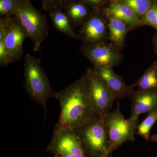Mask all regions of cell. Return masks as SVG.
<instances>
[{
  "instance_id": "cell-1",
  "label": "cell",
  "mask_w": 157,
  "mask_h": 157,
  "mask_svg": "<svg viewBox=\"0 0 157 157\" xmlns=\"http://www.w3.org/2000/svg\"><path fill=\"white\" fill-rule=\"evenodd\" d=\"M55 98L59 102L60 113L53 135L66 129L77 128L99 118L91 104L85 74L65 89L56 92Z\"/></svg>"
},
{
  "instance_id": "cell-2",
  "label": "cell",
  "mask_w": 157,
  "mask_h": 157,
  "mask_svg": "<svg viewBox=\"0 0 157 157\" xmlns=\"http://www.w3.org/2000/svg\"><path fill=\"white\" fill-rule=\"evenodd\" d=\"M41 60L30 54L26 56L24 65V86L30 97L36 104L42 105L47 113L46 102L55 98L56 92L51 86L49 79L41 66Z\"/></svg>"
},
{
  "instance_id": "cell-3",
  "label": "cell",
  "mask_w": 157,
  "mask_h": 157,
  "mask_svg": "<svg viewBox=\"0 0 157 157\" xmlns=\"http://www.w3.org/2000/svg\"><path fill=\"white\" fill-rule=\"evenodd\" d=\"M14 15L32 40L33 50L40 51L41 45L49 34L47 16L35 8L31 0H16Z\"/></svg>"
},
{
  "instance_id": "cell-4",
  "label": "cell",
  "mask_w": 157,
  "mask_h": 157,
  "mask_svg": "<svg viewBox=\"0 0 157 157\" xmlns=\"http://www.w3.org/2000/svg\"><path fill=\"white\" fill-rule=\"evenodd\" d=\"M105 117H99L74 129L87 157H108L109 138Z\"/></svg>"
},
{
  "instance_id": "cell-5",
  "label": "cell",
  "mask_w": 157,
  "mask_h": 157,
  "mask_svg": "<svg viewBox=\"0 0 157 157\" xmlns=\"http://www.w3.org/2000/svg\"><path fill=\"white\" fill-rule=\"evenodd\" d=\"M109 138L108 154L128 141L134 142L138 122L126 119L120 109L119 103L115 110L104 118Z\"/></svg>"
},
{
  "instance_id": "cell-6",
  "label": "cell",
  "mask_w": 157,
  "mask_h": 157,
  "mask_svg": "<svg viewBox=\"0 0 157 157\" xmlns=\"http://www.w3.org/2000/svg\"><path fill=\"white\" fill-rule=\"evenodd\" d=\"M85 74L93 109L98 117H105L117 100L115 94L94 69H86Z\"/></svg>"
},
{
  "instance_id": "cell-7",
  "label": "cell",
  "mask_w": 157,
  "mask_h": 157,
  "mask_svg": "<svg viewBox=\"0 0 157 157\" xmlns=\"http://www.w3.org/2000/svg\"><path fill=\"white\" fill-rule=\"evenodd\" d=\"M79 51L92 64L93 69L104 67L113 68L120 64L123 60L121 51L110 42H103L91 45L83 44Z\"/></svg>"
},
{
  "instance_id": "cell-8",
  "label": "cell",
  "mask_w": 157,
  "mask_h": 157,
  "mask_svg": "<svg viewBox=\"0 0 157 157\" xmlns=\"http://www.w3.org/2000/svg\"><path fill=\"white\" fill-rule=\"evenodd\" d=\"M78 34L84 45L108 41L107 17L101 10H92L87 19L79 26Z\"/></svg>"
},
{
  "instance_id": "cell-9",
  "label": "cell",
  "mask_w": 157,
  "mask_h": 157,
  "mask_svg": "<svg viewBox=\"0 0 157 157\" xmlns=\"http://www.w3.org/2000/svg\"><path fill=\"white\" fill-rule=\"evenodd\" d=\"M46 150L55 155L68 154L73 157H87L74 129H66L53 135Z\"/></svg>"
},
{
  "instance_id": "cell-10",
  "label": "cell",
  "mask_w": 157,
  "mask_h": 157,
  "mask_svg": "<svg viewBox=\"0 0 157 157\" xmlns=\"http://www.w3.org/2000/svg\"><path fill=\"white\" fill-rule=\"evenodd\" d=\"M130 98L132 109L129 119L131 121L138 122L140 114H149L157 109V91L138 90L133 92Z\"/></svg>"
},
{
  "instance_id": "cell-11",
  "label": "cell",
  "mask_w": 157,
  "mask_h": 157,
  "mask_svg": "<svg viewBox=\"0 0 157 157\" xmlns=\"http://www.w3.org/2000/svg\"><path fill=\"white\" fill-rule=\"evenodd\" d=\"M28 38L26 32L14 15L9 32L4 41L7 50L14 61H18L23 55V43Z\"/></svg>"
},
{
  "instance_id": "cell-12",
  "label": "cell",
  "mask_w": 157,
  "mask_h": 157,
  "mask_svg": "<svg viewBox=\"0 0 157 157\" xmlns=\"http://www.w3.org/2000/svg\"><path fill=\"white\" fill-rule=\"evenodd\" d=\"M111 90L115 93L117 100L130 97L133 94V88L128 85L121 76L118 75L110 67H100L93 69Z\"/></svg>"
},
{
  "instance_id": "cell-13",
  "label": "cell",
  "mask_w": 157,
  "mask_h": 157,
  "mask_svg": "<svg viewBox=\"0 0 157 157\" xmlns=\"http://www.w3.org/2000/svg\"><path fill=\"white\" fill-rule=\"evenodd\" d=\"M102 11L105 14H109L126 23L130 31L143 26V24L131 8L119 0L112 1L109 6Z\"/></svg>"
},
{
  "instance_id": "cell-14",
  "label": "cell",
  "mask_w": 157,
  "mask_h": 157,
  "mask_svg": "<svg viewBox=\"0 0 157 157\" xmlns=\"http://www.w3.org/2000/svg\"><path fill=\"white\" fill-rule=\"evenodd\" d=\"M104 14L107 17L108 41L121 51L124 48L127 34L130 31L128 26L120 20L109 14Z\"/></svg>"
},
{
  "instance_id": "cell-15",
  "label": "cell",
  "mask_w": 157,
  "mask_h": 157,
  "mask_svg": "<svg viewBox=\"0 0 157 157\" xmlns=\"http://www.w3.org/2000/svg\"><path fill=\"white\" fill-rule=\"evenodd\" d=\"M89 6L77 0H70L65 6V14L70 20L73 28L80 25L89 16L92 11Z\"/></svg>"
},
{
  "instance_id": "cell-16",
  "label": "cell",
  "mask_w": 157,
  "mask_h": 157,
  "mask_svg": "<svg viewBox=\"0 0 157 157\" xmlns=\"http://www.w3.org/2000/svg\"><path fill=\"white\" fill-rule=\"evenodd\" d=\"M49 17L54 26L58 31L70 38L79 40L78 33H75L70 20L62 10L49 12Z\"/></svg>"
},
{
  "instance_id": "cell-17",
  "label": "cell",
  "mask_w": 157,
  "mask_h": 157,
  "mask_svg": "<svg viewBox=\"0 0 157 157\" xmlns=\"http://www.w3.org/2000/svg\"><path fill=\"white\" fill-rule=\"evenodd\" d=\"M131 86L140 90L157 91V60L144 71L143 75Z\"/></svg>"
},
{
  "instance_id": "cell-18",
  "label": "cell",
  "mask_w": 157,
  "mask_h": 157,
  "mask_svg": "<svg viewBox=\"0 0 157 157\" xmlns=\"http://www.w3.org/2000/svg\"><path fill=\"white\" fill-rule=\"evenodd\" d=\"M133 10L140 20L154 4L153 0H119Z\"/></svg>"
},
{
  "instance_id": "cell-19",
  "label": "cell",
  "mask_w": 157,
  "mask_h": 157,
  "mask_svg": "<svg viewBox=\"0 0 157 157\" xmlns=\"http://www.w3.org/2000/svg\"><path fill=\"white\" fill-rule=\"evenodd\" d=\"M157 121V109L148 114L145 119L137 126L136 134L148 141L150 137V131Z\"/></svg>"
},
{
  "instance_id": "cell-20",
  "label": "cell",
  "mask_w": 157,
  "mask_h": 157,
  "mask_svg": "<svg viewBox=\"0 0 157 157\" xmlns=\"http://www.w3.org/2000/svg\"><path fill=\"white\" fill-rule=\"evenodd\" d=\"M144 26H148L157 32V4H154L148 9L141 19Z\"/></svg>"
},
{
  "instance_id": "cell-21",
  "label": "cell",
  "mask_w": 157,
  "mask_h": 157,
  "mask_svg": "<svg viewBox=\"0 0 157 157\" xmlns=\"http://www.w3.org/2000/svg\"><path fill=\"white\" fill-rule=\"evenodd\" d=\"M70 0H41L42 9L50 12L55 10H63Z\"/></svg>"
},
{
  "instance_id": "cell-22",
  "label": "cell",
  "mask_w": 157,
  "mask_h": 157,
  "mask_svg": "<svg viewBox=\"0 0 157 157\" xmlns=\"http://www.w3.org/2000/svg\"><path fill=\"white\" fill-rule=\"evenodd\" d=\"M16 0H0V16L14 15L16 8Z\"/></svg>"
},
{
  "instance_id": "cell-23",
  "label": "cell",
  "mask_w": 157,
  "mask_h": 157,
  "mask_svg": "<svg viewBox=\"0 0 157 157\" xmlns=\"http://www.w3.org/2000/svg\"><path fill=\"white\" fill-rule=\"evenodd\" d=\"M14 62V59L6 48L4 40L0 41V66L6 67Z\"/></svg>"
},
{
  "instance_id": "cell-24",
  "label": "cell",
  "mask_w": 157,
  "mask_h": 157,
  "mask_svg": "<svg viewBox=\"0 0 157 157\" xmlns=\"http://www.w3.org/2000/svg\"><path fill=\"white\" fill-rule=\"evenodd\" d=\"M14 15L3 16L0 18V41L4 40L11 27Z\"/></svg>"
},
{
  "instance_id": "cell-25",
  "label": "cell",
  "mask_w": 157,
  "mask_h": 157,
  "mask_svg": "<svg viewBox=\"0 0 157 157\" xmlns=\"http://www.w3.org/2000/svg\"><path fill=\"white\" fill-rule=\"evenodd\" d=\"M90 7L92 10H101L107 0H77Z\"/></svg>"
},
{
  "instance_id": "cell-26",
  "label": "cell",
  "mask_w": 157,
  "mask_h": 157,
  "mask_svg": "<svg viewBox=\"0 0 157 157\" xmlns=\"http://www.w3.org/2000/svg\"><path fill=\"white\" fill-rule=\"evenodd\" d=\"M152 43L153 47L155 53L157 55V32L155 34L154 36L152 39Z\"/></svg>"
},
{
  "instance_id": "cell-27",
  "label": "cell",
  "mask_w": 157,
  "mask_h": 157,
  "mask_svg": "<svg viewBox=\"0 0 157 157\" xmlns=\"http://www.w3.org/2000/svg\"><path fill=\"white\" fill-rule=\"evenodd\" d=\"M151 141L154 142H157V134L153 135L150 138Z\"/></svg>"
},
{
  "instance_id": "cell-28",
  "label": "cell",
  "mask_w": 157,
  "mask_h": 157,
  "mask_svg": "<svg viewBox=\"0 0 157 157\" xmlns=\"http://www.w3.org/2000/svg\"><path fill=\"white\" fill-rule=\"evenodd\" d=\"M59 156L60 157H73L71 155L68 154H63L60 155Z\"/></svg>"
},
{
  "instance_id": "cell-29",
  "label": "cell",
  "mask_w": 157,
  "mask_h": 157,
  "mask_svg": "<svg viewBox=\"0 0 157 157\" xmlns=\"http://www.w3.org/2000/svg\"><path fill=\"white\" fill-rule=\"evenodd\" d=\"M53 157H60L59 155H55Z\"/></svg>"
},
{
  "instance_id": "cell-30",
  "label": "cell",
  "mask_w": 157,
  "mask_h": 157,
  "mask_svg": "<svg viewBox=\"0 0 157 157\" xmlns=\"http://www.w3.org/2000/svg\"><path fill=\"white\" fill-rule=\"evenodd\" d=\"M113 1H115V0H113Z\"/></svg>"
},
{
  "instance_id": "cell-31",
  "label": "cell",
  "mask_w": 157,
  "mask_h": 157,
  "mask_svg": "<svg viewBox=\"0 0 157 157\" xmlns=\"http://www.w3.org/2000/svg\"></svg>"
}]
</instances>
